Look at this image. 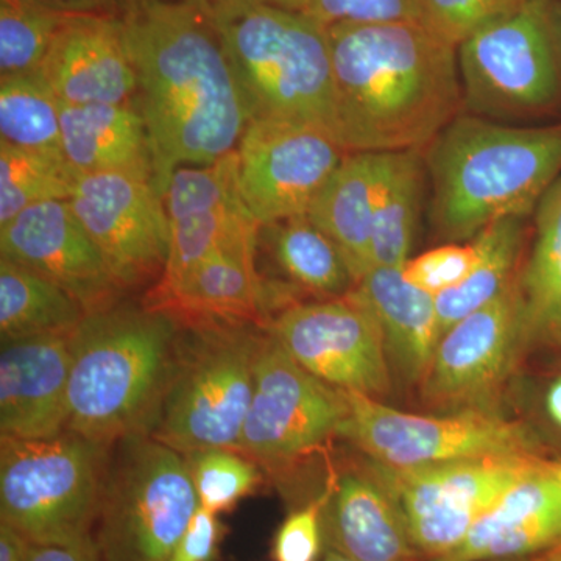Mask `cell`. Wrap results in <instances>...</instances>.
<instances>
[{
    "mask_svg": "<svg viewBox=\"0 0 561 561\" xmlns=\"http://www.w3.org/2000/svg\"><path fill=\"white\" fill-rule=\"evenodd\" d=\"M149 133L153 184L164 197L181 165L238 149L249 111L216 27L198 0H127L119 18Z\"/></svg>",
    "mask_w": 561,
    "mask_h": 561,
    "instance_id": "6da1fadb",
    "label": "cell"
},
{
    "mask_svg": "<svg viewBox=\"0 0 561 561\" xmlns=\"http://www.w3.org/2000/svg\"><path fill=\"white\" fill-rule=\"evenodd\" d=\"M328 35L343 150H423L459 116L457 46L420 22L335 24Z\"/></svg>",
    "mask_w": 561,
    "mask_h": 561,
    "instance_id": "7a4b0ae2",
    "label": "cell"
},
{
    "mask_svg": "<svg viewBox=\"0 0 561 561\" xmlns=\"http://www.w3.org/2000/svg\"><path fill=\"white\" fill-rule=\"evenodd\" d=\"M431 221L468 242L494 221L526 219L561 176V124L513 127L457 116L427 147Z\"/></svg>",
    "mask_w": 561,
    "mask_h": 561,
    "instance_id": "3957f363",
    "label": "cell"
},
{
    "mask_svg": "<svg viewBox=\"0 0 561 561\" xmlns=\"http://www.w3.org/2000/svg\"><path fill=\"white\" fill-rule=\"evenodd\" d=\"M183 321L153 306L88 313L70 335L68 431L114 443L147 434L175 364Z\"/></svg>",
    "mask_w": 561,
    "mask_h": 561,
    "instance_id": "277c9868",
    "label": "cell"
},
{
    "mask_svg": "<svg viewBox=\"0 0 561 561\" xmlns=\"http://www.w3.org/2000/svg\"><path fill=\"white\" fill-rule=\"evenodd\" d=\"M208 16L250 121L302 122L334 138V72L328 27L301 11L275 5Z\"/></svg>",
    "mask_w": 561,
    "mask_h": 561,
    "instance_id": "5b68a950",
    "label": "cell"
},
{
    "mask_svg": "<svg viewBox=\"0 0 561 561\" xmlns=\"http://www.w3.org/2000/svg\"><path fill=\"white\" fill-rule=\"evenodd\" d=\"M253 324L183 321L172 375L147 435L181 454L238 451L264 334Z\"/></svg>",
    "mask_w": 561,
    "mask_h": 561,
    "instance_id": "8992f818",
    "label": "cell"
},
{
    "mask_svg": "<svg viewBox=\"0 0 561 561\" xmlns=\"http://www.w3.org/2000/svg\"><path fill=\"white\" fill-rule=\"evenodd\" d=\"M111 445L68 431L0 438V518L33 545L90 540Z\"/></svg>",
    "mask_w": 561,
    "mask_h": 561,
    "instance_id": "52a82bcc",
    "label": "cell"
},
{
    "mask_svg": "<svg viewBox=\"0 0 561 561\" xmlns=\"http://www.w3.org/2000/svg\"><path fill=\"white\" fill-rule=\"evenodd\" d=\"M198 507L184 454L147 434L119 438L95 522L102 561H169Z\"/></svg>",
    "mask_w": 561,
    "mask_h": 561,
    "instance_id": "ba28073f",
    "label": "cell"
},
{
    "mask_svg": "<svg viewBox=\"0 0 561 561\" xmlns=\"http://www.w3.org/2000/svg\"><path fill=\"white\" fill-rule=\"evenodd\" d=\"M463 108L474 116L541 113L561 99L559 0H526L457 47Z\"/></svg>",
    "mask_w": 561,
    "mask_h": 561,
    "instance_id": "9c48e42d",
    "label": "cell"
},
{
    "mask_svg": "<svg viewBox=\"0 0 561 561\" xmlns=\"http://www.w3.org/2000/svg\"><path fill=\"white\" fill-rule=\"evenodd\" d=\"M346 416L339 437L365 459L391 468H419L478 457L545 453L538 432L502 412L412 413L382 400L342 390Z\"/></svg>",
    "mask_w": 561,
    "mask_h": 561,
    "instance_id": "30bf717a",
    "label": "cell"
},
{
    "mask_svg": "<svg viewBox=\"0 0 561 561\" xmlns=\"http://www.w3.org/2000/svg\"><path fill=\"white\" fill-rule=\"evenodd\" d=\"M548 453L478 457L419 468H391L365 459L408 523L424 561H437L463 542L472 527Z\"/></svg>",
    "mask_w": 561,
    "mask_h": 561,
    "instance_id": "8fae6325",
    "label": "cell"
},
{
    "mask_svg": "<svg viewBox=\"0 0 561 561\" xmlns=\"http://www.w3.org/2000/svg\"><path fill=\"white\" fill-rule=\"evenodd\" d=\"M346 409L342 390L305 370L265 330L238 451L280 471L339 437Z\"/></svg>",
    "mask_w": 561,
    "mask_h": 561,
    "instance_id": "7c38bea8",
    "label": "cell"
},
{
    "mask_svg": "<svg viewBox=\"0 0 561 561\" xmlns=\"http://www.w3.org/2000/svg\"><path fill=\"white\" fill-rule=\"evenodd\" d=\"M519 279L442 335L420 386L427 408L500 412L505 387L530 350Z\"/></svg>",
    "mask_w": 561,
    "mask_h": 561,
    "instance_id": "4fadbf2b",
    "label": "cell"
},
{
    "mask_svg": "<svg viewBox=\"0 0 561 561\" xmlns=\"http://www.w3.org/2000/svg\"><path fill=\"white\" fill-rule=\"evenodd\" d=\"M267 331L305 370L334 389L382 400L393 387L381 327L353 290L284 308Z\"/></svg>",
    "mask_w": 561,
    "mask_h": 561,
    "instance_id": "5bb4252c",
    "label": "cell"
},
{
    "mask_svg": "<svg viewBox=\"0 0 561 561\" xmlns=\"http://www.w3.org/2000/svg\"><path fill=\"white\" fill-rule=\"evenodd\" d=\"M239 187L261 227L306 216L348 151L316 125L253 119L238 144Z\"/></svg>",
    "mask_w": 561,
    "mask_h": 561,
    "instance_id": "9a60e30c",
    "label": "cell"
},
{
    "mask_svg": "<svg viewBox=\"0 0 561 561\" xmlns=\"http://www.w3.org/2000/svg\"><path fill=\"white\" fill-rule=\"evenodd\" d=\"M68 202L122 289L161 278L171 220L153 181L127 173L79 175Z\"/></svg>",
    "mask_w": 561,
    "mask_h": 561,
    "instance_id": "2e32d148",
    "label": "cell"
},
{
    "mask_svg": "<svg viewBox=\"0 0 561 561\" xmlns=\"http://www.w3.org/2000/svg\"><path fill=\"white\" fill-rule=\"evenodd\" d=\"M171 220L168 262L146 305L158 308L221 243L261 230L239 187L238 151L202 165H181L164 194Z\"/></svg>",
    "mask_w": 561,
    "mask_h": 561,
    "instance_id": "e0dca14e",
    "label": "cell"
},
{
    "mask_svg": "<svg viewBox=\"0 0 561 561\" xmlns=\"http://www.w3.org/2000/svg\"><path fill=\"white\" fill-rule=\"evenodd\" d=\"M0 257L54 280L87 313L116 305L124 291L68 201L39 203L2 225Z\"/></svg>",
    "mask_w": 561,
    "mask_h": 561,
    "instance_id": "ac0fdd59",
    "label": "cell"
},
{
    "mask_svg": "<svg viewBox=\"0 0 561 561\" xmlns=\"http://www.w3.org/2000/svg\"><path fill=\"white\" fill-rule=\"evenodd\" d=\"M70 334L2 342L0 438L38 440L68 430Z\"/></svg>",
    "mask_w": 561,
    "mask_h": 561,
    "instance_id": "d6986e66",
    "label": "cell"
},
{
    "mask_svg": "<svg viewBox=\"0 0 561 561\" xmlns=\"http://www.w3.org/2000/svg\"><path fill=\"white\" fill-rule=\"evenodd\" d=\"M38 73L66 105L130 102L138 88L121 20L113 14L69 16Z\"/></svg>",
    "mask_w": 561,
    "mask_h": 561,
    "instance_id": "ffe728a7",
    "label": "cell"
},
{
    "mask_svg": "<svg viewBox=\"0 0 561 561\" xmlns=\"http://www.w3.org/2000/svg\"><path fill=\"white\" fill-rule=\"evenodd\" d=\"M561 545V457H542L437 561L535 559Z\"/></svg>",
    "mask_w": 561,
    "mask_h": 561,
    "instance_id": "44dd1931",
    "label": "cell"
},
{
    "mask_svg": "<svg viewBox=\"0 0 561 561\" xmlns=\"http://www.w3.org/2000/svg\"><path fill=\"white\" fill-rule=\"evenodd\" d=\"M323 535L327 551L353 561H424L397 502L364 463L328 483Z\"/></svg>",
    "mask_w": 561,
    "mask_h": 561,
    "instance_id": "7402d4cb",
    "label": "cell"
},
{
    "mask_svg": "<svg viewBox=\"0 0 561 561\" xmlns=\"http://www.w3.org/2000/svg\"><path fill=\"white\" fill-rule=\"evenodd\" d=\"M353 291L381 327L391 371L420 389L442 337L435 298L397 267L371 268Z\"/></svg>",
    "mask_w": 561,
    "mask_h": 561,
    "instance_id": "603a6c76",
    "label": "cell"
},
{
    "mask_svg": "<svg viewBox=\"0 0 561 561\" xmlns=\"http://www.w3.org/2000/svg\"><path fill=\"white\" fill-rule=\"evenodd\" d=\"M260 236L261 230L221 243L158 308L175 313L183 321L256 323L267 302V287L256 268Z\"/></svg>",
    "mask_w": 561,
    "mask_h": 561,
    "instance_id": "cb8c5ba5",
    "label": "cell"
},
{
    "mask_svg": "<svg viewBox=\"0 0 561 561\" xmlns=\"http://www.w3.org/2000/svg\"><path fill=\"white\" fill-rule=\"evenodd\" d=\"M61 138L77 175L127 173L153 181L149 133L135 101L62 103Z\"/></svg>",
    "mask_w": 561,
    "mask_h": 561,
    "instance_id": "d4e9b609",
    "label": "cell"
},
{
    "mask_svg": "<svg viewBox=\"0 0 561 561\" xmlns=\"http://www.w3.org/2000/svg\"><path fill=\"white\" fill-rule=\"evenodd\" d=\"M387 160L389 153H346L308 213L341 249L356 286L373 268V216Z\"/></svg>",
    "mask_w": 561,
    "mask_h": 561,
    "instance_id": "484cf974",
    "label": "cell"
},
{
    "mask_svg": "<svg viewBox=\"0 0 561 561\" xmlns=\"http://www.w3.org/2000/svg\"><path fill=\"white\" fill-rule=\"evenodd\" d=\"M535 239L522 271L529 346L561 348V176L535 209Z\"/></svg>",
    "mask_w": 561,
    "mask_h": 561,
    "instance_id": "4316f807",
    "label": "cell"
},
{
    "mask_svg": "<svg viewBox=\"0 0 561 561\" xmlns=\"http://www.w3.org/2000/svg\"><path fill=\"white\" fill-rule=\"evenodd\" d=\"M472 241L478 245V262L460 284L435 297L442 335L465 317L489 305L522 275L526 225L512 217L494 221Z\"/></svg>",
    "mask_w": 561,
    "mask_h": 561,
    "instance_id": "83f0119b",
    "label": "cell"
},
{
    "mask_svg": "<svg viewBox=\"0 0 561 561\" xmlns=\"http://www.w3.org/2000/svg\"><path fill=\"white\" fill-rule=\"evenodd\" d=\"M273 260L294 286L332 300L348 295L356 279L341 249L308 214L261 227Z\"/></svg>",
    "mask_w": 561,
    "mask_h": 561,
    "instance_id": "f1b7e54d",
    "label": "cell"
},
{
    "mask_svg": "<svg viewBox=\"0 0 561 561\" xmlns=\"http://www.w3.org/2000/svg\"><path fill=\"white\" fill-rule=\"evenodd\" d=\"M88 313L72 295L18 262L0 257L2 342L41 334H70Z\"/></svg>",
    "mask_w": 561,
    "mask_h": 561,
    "instance_id": "f546056e",
    "label": "cell"
},
{
    "mask_svg": "<svg viewBox=\"0 0 561 561\" xmlns=\"http://www.w3.org/2000/svg\"><path fill=\"white\" fill-rule=\"evenodd\" d=\"M424 169L421 150L389 153L373 216V268H402L411 260L423 203Z\"/></svg>",
    "mask_w": 561,
    "mask_h": 561,
    "instance_id": "4dcf8cb0",
    "label": "cell"
},
{
    "mask_svg": "<svg viewBox=\"0 0 561 561\" xmlns=\"http://www.w3.org/2000/svg\"><path fill=\"white\" fill-rule=\"evenodd\" d=\"M61 108L62 102L39 73L0 77V140L3 142L65 158Z\"/></svg>",
    "mask_w": 561,
    "mask_h": 561,
    "instance_id": "1f68e13d",
    "label": "cell"
},
{
    "mask_svg": "<svg viewBox=\"0 0 561 561\" xmlns=\"http://www.w3.org/2000/svg\"><path fill=\"white\" fill-rule=\"evenodd\" d=\"M77 180L65 158L0 140V227L39 203L69 201Z\"/></svg>",
    "mask_w": 561,
    "mask_h": 561,
    "instance_id": "d6a6232c",
    "label": "cell"
},
{
    "mask_svg": "<svg viewBox=\"0 0 561 561\" xmlns=\"http://www.w3.org/2000/svg\"><path fill=\"white\" fill-rule=\"evenodd\" d=\"M69 16L41 0H0V77L38 73Z\"/></svg>",
    "mask_w": 561,
    "mask_h": 561,
    "instance_id": "836d02e7",
    "label": "cell"
},
{
    "mask_svg": "<svg viewBox=\"0 0 561 561\" xmlns=\"http://www.w3.org/2000/svg\"><path fill=\"white\" fill-rule=\"evenodd\" d=\"M198 502L209 512H230L260 486V465L236 449L184 454Z\"/></svg>",
    "mask_w": 561,
    "mask_h": 561,
    "instance_id": "e575fe53",
    "label": "cell"
},
{
    "mask_svg": "<svg viewBox=\"0 0 561 561\" xmlns=\"http://www.w3.org/2000/svg\"><path fill=\"white\" fill-rule=\"evenodd\" d=\"M526 0H419L420 24L459 47L486 25L519 9Z\"/></svg>",
    "mask_w": 561,
    "mask_h": 561,
    "instance_id": "d590c367",
    "label": "cell"
},
{
    "mask_svg": "<svg viewBox=\"0 0 561 561\" xmlns=\"http://www.w3.org/2000/svg\"><path fill=\"white\" fill-rule=\"evenodd\" d=\"M476 242H446L405 262L402 267L405 279L432 297L453 289L467 278L478 262Z\"/></svg>",
    "mask_w": 561,
    "mask_h": 561,
    "instance_id": "8d00e7d4",
    "label": "cell"
},
{
    "mask_svg": "<svg viewBox=\"0 0 561 561\" xmlns=\"http://www.w3.org/2000/svg\"><path fill=\"white\" fill-rule=\"evenodd\" d=\"M301 13L324 27L335 24L420 22L419 0H305Z\"/></svg>",
    "mask_w": 561,
    "mask_h": 561,
    "instance_id": "74e56055",
    "label": "cell"
},
{
    "mask_svg": "<svg viewBox=\"0 0 561 561\" xmlns=\"http://www.w3.org/2000/svg\"><path fill=\"white\" fill-rule=\"evenodd\" d=\"M327 489L319 496L295 508L280 524L273 557L276 561H317L324 548L323 508Z\"/></svg>",
    "mask_w": 561,
    "mask_h": 561,
    "instance_id": "f35d334b",
    "label": "cell"
},
{
    "mask_svg": "<svg viewBox=\"0 0 561 561\" xmlns=\"http://www.w3.org/2000/svg\"><path fill=\"white\" fill-rule=\"evenodd\" d=\"M220 537L221 526L216 513L201 505L169 561H213L219 549Z\"/></svg>",
    "mask_w": 561,
    "mask_h": 561,
    "instance_id": "ab89813d",
    "label": "cell"
},
{
    "mask_svg": "<svg viewBox=\"0 0 561 561\" xmlns=\"http://www.w3.org/2000/svg\"><path fill=\"white\" fill-rule=\"evenodd\" d=\"M25 561H102L94 537L73 545H33L28 542Z\"/></svg>",
    "mask_w": 561,
    "mask_h": 561,
    "instance_id": "60d3db41",
    "label": "cell"
},
{
    "mask_svg": "<svg viewBox=\"0 0 561 561\" xmlns=\"http://www.w3.org/2000/svg\"><path fill=\"white\" fill-rule=\"evenodd\" d=\"M537 405L542 430L561 445V370L542 383Z\"/></svg>",
    "mask_w": 561,
    "mask_h": 561,
    "instance_id": "b9f144b4",
    "label": "cell"
},
{
    "mask_svg": "<svg viewBox=\"0 0 561 561\" xmlns=\"http://www.w3.org/2000/svg\"><path fill=\"white\" fill-rule=\"evenodd\" d=\"M62 14H110L117 0H41Z\"/></svg>",
    "mask_w": 561,
    "mask_h": 561,
    "instance_id": "7bdbcfd3",
    "label": "cell"
},
{
    "mask_svg": "<svg viewBox=\"0 0 561 561\" xmlns=\"http://www.w3.org/2000/svg\"><path fill=\"white\" fill-rule=\"evenodd\" d=\"M209 14L232 13L256 5H272L271 0H198Z\"/></svg>",
    "mask_w": 561,
    "mask_h": 561,
    "instance_id": "ee69618b",
    "label": "cell"
},
{
    "mask_svg": "<svg viewBox=\"0 0 561 561\" xmlns=\"http://www.w3.org/2000/svg\"><path fill=\"white\" fill-rule=\"evenodd\" d=\"M271 3L280 9L301 11L305 0H271Z\"/></svg>",
    "mask_w": 561,
    "mask_h": 561,
    "instance_id": "f6af8a7d",
    "label": "cell"
},
{
    "mask_svg": "<svg viewBox=\"0 0 561 561\" xmlns=\"http://www.w3.org/2000/svg\"><path fill=\"white\" fill-rule=\"evenodd\" d=\"M535 561H561V545L556 548L549 549L548 552L535 557Z\"/></svg>",
    "mask_w": 561,
    "mask_h": 561,
    "instance_id": "bcb514c9",
    "label": "cell"
},
{
    "mask_svg": "<svg viewBox=\"0 0 561 561\" xmlns=\"http://www.w3.org/2000/svg\"><path fill=\"white\" fill-rule=\"evenodd\" d=\"M323 561H353L346 557L339 556V553L327 551ZM485 561H535V559H504V560H485Z\"/></svg>",
    "mask_w": 561,
    "mask_h": 561,
    "instance_id": "7dc6e473",
    "label": "cell"
},
{
    "mask_svg": "<svg viewBox=\"0 0 561 561\" xmlns=\"http://www.w3.org/2000/svg\"><path fill=\"white\" fill-rule=\"evenodd\" d=\"M559 5H560V14H561V2H559Z\"/></svg>",
    "mask_w": 561,
    "mask_h": 561,
    "instance_id": "c3c4849f",
    "label": "cell"
}]
</instances>
